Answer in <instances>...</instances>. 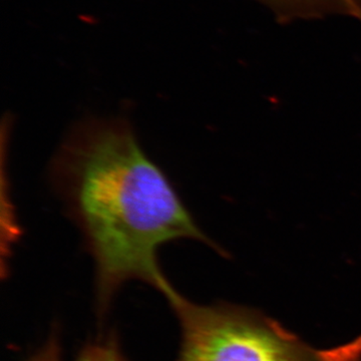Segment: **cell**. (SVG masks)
Wrapping results in <instances>:
<instances>
[{
	"label": "cell",
	"mask_w": 361,
	"mask_h": 361,
	"mask_svg": "<svg viewBox=\"0 0 361 361\" xmlns=\"http://www.w3.org/2000/svg\"><path fill=\"white\" fill-rule=\"evenodd\" d=\"M51 177L94 259L102 311L133 280L164 296L174 289L159 264L164 244L194 239L218 249L125 118L75 126L51 161Z\"/></svg>",
	"instance_id": "obj_1"
},
{
	"label": "cell",
	"mask_w": 361,
	"mask_h": 361,
	"mask_svg": "<svg viewBox=\"0 0 361 361\" xmlns=\"http://www.w3.org/2000/svg\"><path fill=\"white\" fill-rule=\"evenodd\" d=\"M165 297L180 327L177 361H322L319 351L257 310L201 305L176 289Z\"/></svg>",
	"instance_id": "obj_2"
},
{
	"label": "cell",
	"mask_w": 361,
	"mask_h": 361,
	"mask_svg": "<svg viewBox=\"0 0 361 361\" xmlns=\"http://www.w3.org/2000/svg\"><path fill=\"white\" fill-rule=\"evenodd\" d=\"M274 11L278 20L319 18L330 14L361 16V0H258Z\"/></svg>",
	"instance_id": "obj_3"
},
{
	"label": "cell",
	"mask_w": 361,
	"mask_h": 361,
	"mask_svg": "<svg viewBox=\"0 0 361 361\" xmlns=\"http://www.w3.org/2000/svg\"><path fill=\"white\" fill-rule=\"evenodd\" d=\"M26 361H63L61 344L56 336L49 341L37 353ZM75 361H128L114 338L106 339L85 346Z\"/></svg>",
	"instance_id": "obj_4"
},
{
	"label": "cell",
	"mask_w": 361,
	"mask_h": 361,
	"mask_svg": "<svg viewBox=\"0 0 361 361\" xmlns=\"http://www.w3.org/2000/svg\"><path fill=\"white\" fill-rule=\"evenodd\" d=\"M319 355L322 361H361V334L343 345L320 351Z\"/></svg>",
	"instance_id": "obj_5"
}]
</instances>
